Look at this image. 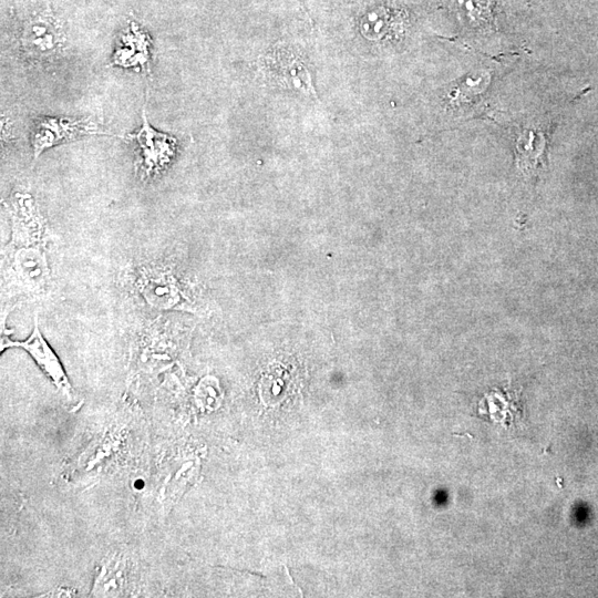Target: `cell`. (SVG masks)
Masks as SVG:
<instances>
[{
  "mask_svg": "<svg viewBox=\"0 0 598 598\" xmlns=\"http://www.w3.org/2000/svg\"><path fill=\"white\" fill-rule=\"evenodd\" d=\"M3 205L11 236L2 249V321L19 305L43 298L51 283L45 224L34 199L28 193L17 192Z\"/></svg>",
  "mask_w": 598,
  "mask_h": 598,
  "instance_id": "1",
  "label": "cell"
},
{
  "mask_svg": "<svg viewBox=\"0 0 598 598\" xmlns=\"http://www.w3.org/2000/svg\"><path fill=\"white\" fill-rule=\"evenodd\" d=\"M92 118L40 116L33 120L30 142L37 158L47 148L87 135H107Z\"/></svg>",
  "mask_w": 598,
  "mask_h": 598,
  "instance_id": "2",
  "label": "cell"
},
{
  "mask_svg": "<svg viewBox=\"0 0 598 598\" xmlns=\"http://www.w3.org/2000/svg\"><path fill=\"white\" fill-rule=\"evenodd\" d=\"M142 125L128 137L137 145V167L141 178L146 179L162 173L172 162L176 141L174 137L158 132L147 121L146 112L142 113Z\"/></svg>",
  "mask_w": 598,
  "mask_h": 598,
  "instance_id": "3",
  "label": "cell"
},
{
  "mask_svg": "<svg viewBox=\"0 0 598 598\" xmlns=\"http://www.w3.org/2000/svg\"><path fill=\"white\" fill-rule=\"evenodd\" d=\"M136 289L148 306L162 309H182L185 295L174 271L164 266H146L138 270Z\"/></svg>",
  "mask_w": 598,
  "mask_h": 598,
  "instance_id": "4",
  "label": "cell"
},
{
  "mask_svg": "<svg viewBox=\"0 0 598 598\" xmlns=\"http://www.w3.org/2000/svg\"><path fill=\"white\" fill-rule=\"evenodd\" d=\"M8 348H20L27 351L55 388L65 396H72V386L69 378L66 377L59 358L43 338L37 316L34 318L33 330L25 340L13 341L2 334L1 351Z\"/></svg>",
  "mask_w": 598,
  "mask_h": 598,
  "instance_id": "5",
  "label": "cell"
},
{
  "mask_svg": "<svg viewBox=\"0 0 598 598\" xmlns=\"http://www.w3.org/2000/svg\"><path fill=\"white\" fill-rule=\"evenodd\" d=\"M266 76L281 86L313 92L309 71L299 54L289 48H276L265 55Z\"/></svg>",
  "mask_w": 598,
  "mask_h": 598,
  "instance_id": "6",
  "label": "cell"
},
{
  "mask_svg": "<svg viewBox=\"0 0 598 598\" xmlns=\"http://www.w3.org/2000/svg\"><path fill=\"white\" fill-rule=\"evenodd\" d=\"M62 43L58 28L42 18L30 21L20 35L21 53L31 63L50 62L61 52Z\"/></svg>",
  "mask_w": 598,
  "mask_h": 598,
  "instance_id": "7",
  "label": "cell"
},
{
  "mask_svg": "<svg viewBox=\"0 0 598 598\" xmlns=\"http://www.w3.org/2000/svg\"><path fill=\"white\" fill-rule=\"evenodd\" d=\"M150 61L148 39L134 24L121 37V42L115 48L112 56V65L121 68H134L147 70Z\"/></svg>",
  "mask_w": 598,
  "mask_h": 598,
  "instance_id": "8",
  "label": "cell"
},
{
  "mask_svg": "<svg viewBox=\"0 0 598 598\" xmlns=\"http://www.w3.org/2000/svg\"><path fill=\"white\" fill-rule=\"evenodd\" d=\"M546 146V135L538 126L524 127L517 136L516 156L519 167L529 172L540 159Z\"/></svg>",
  "mask_w": 598,
  "mask_h": 598,
  "instance_id": "9",
  "label": "cell"
},
{
  "mask_svg": "<svg viewBox=\"0 0 598 598\" xmlns=\"http://www.w3.org/2000/svg\"><path fill=\"white\" fill-rule=\"evenodd\" d=\"M362 34L370 40H381L396 28V18L383 7L368 11L359 23Z\"/></svg>",
  "mask_w": 598,
  "mask_h": 598,
  "instance_id": "10",
  "label": "cell"
}]
</instances>
